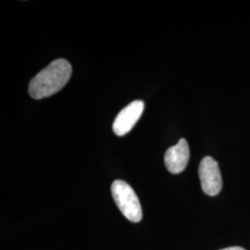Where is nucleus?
<instances>
[{"label": "nucleus", "mask_w": 250, "mask_h": 250, "mask_svg": "<svg viewBox=\"0 0 250 250\" xmlns=\"http://www.w3.org/2000/svg\"><path fill=\"white\" fill-rule=\"evenodd\" d=\"M189 157L190 150L188 141L185 138H181L178 143L173 146H170L165 153V165L170 172L178 174L187 168Z\"/></svg>", "instance_id": "5"}, {"label": "nucleus", "mask_w": 250, "mask_h": 250, "mask_svg": "<svg viewBox=\"0 0 250 250\" xmlns=\"http://www.w3.org/2000/svg\"><path fill=\"white\" fill-rule=\"evenodd\" d=\"M111 194L121 212L125 218L133 223L142 220L143 212L140 201L134 189L126 182L116 180L111 185Z\"/></svg>", "instance_id": "2"}, {"label": "nucleus", "mask_w": 250, "mask_h": 250, "mask_svg": "<svg viewBox=\"0 0 250 250\" xmlns=\"http://www.w3.org/2000/svg\"><path fill=\"white\" fill-rule=\"evenodd\" d=\"M72 72V65L68 61H54L31 80L28 88L30 96L34 99L53 96L66 85Z\"/></svg>", "instance_id": "1"}, {"label": "nucleus", "mask_w": 250, "mask_h": 250, "mask_svg": "<svg viewBox=\"0 0 250 250\" xmlns=\"http://www.w3.org/2000/svg\"><path fill=\"white\" fill-rule=\"evenodd\" d=\"M145 103L142 100H135L125 107L118 115L113 123V132L118 136L128 134L143 113Z\"/></svg>", "instance_id": "4"}, {"label": "nucleus", "mask_w": 250, "mask_h": 250, "mask_svg": "<svg viewBox=\"0 0 250 250\" xmlns=\"http://www.w3.org/2000/svg\"><path fill=\"white\" fill-rule=\"evenodd\" d=\"M198 174L203 192L206 195L215 197L223 188V180L218 162L211 157H205L199 164Z\"/></svg>", "instance_id": "3"}, {"label": "nucleus", "mask_w": 250, "mask_h": 250, "mask_svg": "<svg viewBox=\"0 0 250 250\" xmlns=\"http://www.w3.org/2000/svg\"><path fill=\"white\" fill-rule=\"evenodd\" d=\"M222 250H246L242 249L240 247H231V248H227V249H224Z\"/></svg>", "instance_id": "6"}]
</instances>
